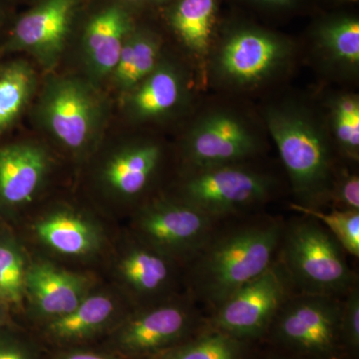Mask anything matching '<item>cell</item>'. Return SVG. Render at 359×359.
<instances>
[{
    "mask_svg": "<svg viewBox=\"0 0 359 359\" xmlns=\"http://www.w3.org/2000/svg\"><path fill=\"white\" fill-rule=\"evenodd\" d=\"M285 224L256 219L215 230L192 261L191 287L197 299L218 308L276 261Z\"/></svg>",
    "mask_w": 359,
    "mask_h": 359,
    "instance_id": "1",
    "label": "cell"
},
{
    "mask_svg": "<svg viewBox=\"0 0 359 359\" xmlns=\"http://www.w3.org/2000/svg\"><path fill=\"white\" fill-rule=\"evenodd\" d=\"M266 122L297 204L316 208L328 199L334 184L332 156L323 129L306 111L292 105L269 107Z\"/></svg>",
    "mask_w": 359,
    "mask_h": 359,
    "instance_id": "2",
    "label": "cell"
},
{
    "mask_svg": "<svg viewBox=\"0 0 359 359\" xmlns=\"http://www.w3.org/2000/svg\"><path fill=\"white\" fill-rule=\"evenodd\" d=\"M278 255L292 287L301 294L340 297L355 285L346 250L311 217L285 224Z\"/></svg>",
    "mask_w": 359,
    "mask_h": 359,
    "instance_id": "3",
    "label": "cell"
},
{
    "mask_svg": "<svg viewBox=\"0 0 359 359\" xmlns=\"http://www.w3.org/2000/svg\"><path fill=\"white\" fill-rule=\"evenodd\" d=\"M105 115L96 85L74 76L50 78L37 102L42 128L72 153H83L95 143Z\"/></svg>",
    "mask_w": 359,
    "mask_h": 359,
    "instance_id": "4",
    "label": "cell"
},
{
    "mask_svg": "<svg viewBox=\"0 0 359 359\" xmlns=\"http://www.w3.org/2000/svg\"><path fill=\"white\" fill-rule=\"evenodd\" d=\"M341 309L339 297L299 292L283 302L269 328L287 348L309 358H330L341 342Z\"/></svg>",
    "mask_w": 359,
    "mask_h": 359,
    "instance_id": "5",
    "label": "cell"
},
{
    "mask_svg": "<svg viewBox=\"0 0 359 359\" xmlns=\"http://www.w3.org/2000/svg\"><path fill=\"white\" fill-rule=\"evenodd\" d=\"M217 226L218 221L182 200L153 201L136 221L141 242L176 262L192 261Z\"/></svg>",
    "mask_w": 359,
    "mask_h": 359,
    "instance_id": "6",
    "label": "cell"
},
{
    "mask_svg": "<svg viewBox=\"0 0 359 359\" xmlns=\"http://www.w3.org/2000/svg\"><path fill=\"white\" fill-rule=\"evenodd\" d=\"M273 187L266 175L238 164L224 165L194 170L180 200L219 222L268 199Z\"/></svg>",
    "mask_w": 359,
    "mask_h": 359,
    "instance_id": "7",
    "label": "cell"
},
{
    "mask_svg": "<svg viewBox=\"0 0 359 359\" xmlns=\"http://www.w3.org/2000/svg\"><path fill=\"white\" fill-rule=\"evenodd\" d=\"M292 283L278 259L261 276L245 283L215 309L212 327L241 340L256 339L269 330Z\"/></svg>",
    "mask_w": 359,
    "mask_h": 359,
    "instance_id": "8",
    "label": "cell"
},
{
    "mask_svg": "<svg viewBox=\"0 0 359 359\" xmlns=\"http://www.w3.org/2000/svg\"><path fill=\"white\" fill-rule=\"evenodd\" d=\"M80 0H39L20 16L0 44V53L30 54L44 68L57 65L69 39Z\"/></svg>",
    "mask_w": 359,
    "mask_h": 359,
    "instance_id": "9",
    "label": "cell"
},
{
    "mask_svg": "<svg viewBox=\"0 0 359 359\" xmlns=\"http://www.w3.org/2000/svg\"><path fill=\"white\" fill-rule=\"evenodd\" d=\"M290 55V44L273 33L252 28L241 29L222 45L217 68L226 81L249 86L275 74Z\"/></svg>",
    "mask_w": 359,
    "mask_h": 359,
    "instance_id": "10",
    "label": "cell"
},
{
    "mask_svg": "<svg viewBox=\"0 0 359 359\" xmlns=\"http://www.w3.org/2000/svg\"><path fill=\"white\" fill-rule=\"evenodd\" d=\"M257 151L256 137L244 121L219 111L196 123L185 143V155L194 170L238 164Z\"/></svg>",
    "mask_w": 359,
    "mask_h": 359,
    "instance_id": "11",
    "label": "cell"
},
{
    "mask_svg": "<svg viewBox=\"0 0 359 359\" xmlns=\"http://www.w3.org/2000/svg\"><path fill=\"white\" fill-rule=\"evenodd\" d=\"M195 323V313L189 304L163 302L127 321L119 344L130 353H159L188 334Z\"/></svg>",
    "mask_w": 359,
    "mask_h": 359,
    "instance_id": "12",
    "label": "cell"
},
{
    "mask_svg": "<svg viewBox=\"0 0 359 359\" xmlns=\"http://www.w3.org/2000/svg\"><path fill=\"white\" fill-rule=\"evenodd\" d=\"M128 11L119 4L103 7L90 18L82 35V57L89 81L111 77L123 46L134 30Z\"/></svg>",
    "mask_w": 359,
    "mask_h": 359,
    "instance_id": "13",
    "label": "cell"
},
{
    "mask_svg": "<svg viewBox=\"0 0 359 359\" xmlns=\"http://www.w3.org/2000/svg\"><path fill=\"white\" fill-rule=\"evenodd\" d=\"M49 170L42 146L28 142L0 147V205L20 207L36 196Z\"/></svg>",
    "mask_w": 359,
    "mask_h": 359,
    "instance_id": "14",
    "label": "cell"
},
{
    "mask_svg": "<svg viewBox=\"0 0 359 359\" xmlns=\"http://www.w3.org/2000/svg\"><path fill=\"white\" fill-rule=\"evenodd\" d=\"M185 94V78L181 71L161 59L150 75L125 94V111L136 122L159 119L176 110Z\"/></svg>",
    "mask_w": 359,
    "mask_h": 359,
    "instance_id": "15",
    "label": "cell"
},
{
    "mask_svg": "<svg viewBox=\"0 0 359 359\" xmlns=\"http://www.w3.org/2000/svg\"><path fill=\"white\" fill-rule=\"evenodd\" d=\"M162 151L153 142H137L116 150L101 170V181L123 199L140 195L159 167Z\"/></svg>",
    "mask_w": 359,
    "mask_h": 359,
    "instance_id": "16",
    "label": "cell"
},
{
    "mask_svg": "<svg viewBox=\"0 0 359 359\" xmlns=\"http://www.w3.org/2000/svg\"><path fill=\"white\" fill-rule=\"evenodd\" d=\"M25 287L40 313L54 318L69 313L87 297L83 276L45 262L26 271Z\"/></svg>",
    "mask_w": 359,
    "mask_h": 359,
    "instance_id": "17",
    "label": "cell"
},
{
    "mask_svg": "<svg viewBox=\"0 0 359 359\" xmlns=\"http://www.w3.org/2000/svg\"><path fill=\"white\" fill-rule=\"evenodd\" d=\"M35 233L47 247L65 256H88L101 244L100 233L95 224L68 210H59L45 216L35 224Z\"/></svg>",
    "mask_w": 359,
    "mask_h": 359,
    "instance_id": "18",
    "label": "cell"
},
{
    "mask_svg": "<svg viewBox=\"0 0 359 359\" xmlns=\"http://www.w3.org/2000/svg\"><path fill=\"white\" fill-rule=\"evenodd\" d=\"M175 263L153 248L140 243L127 250L119 264L123 282L142 297H155L171 287L175 278Z\"/></svg>",
    "mask_w": 359,
    "mask_h": 359,
    "instance_id": "19",
    "label": "cell"
},
{
    "mask_svg": "<svg viewBox=\"0 0 359 359\" xmlns=\"http://www.w3.org/2000/svg\"><path fill=\"white\" fill-rule=\"evenodd\" d=\"M160 61V39L148 30L134 28L125 41L110 78L116 89L125 95L150 75Z\"/></svg>",
    "mask_w": 359,
    "mask_h": 359,
    "instance_id": "20",
    "label": "cell"
},
{
    "mask_svg": "<svg viewBox=\"0 0 359 359\" xmlns=\"http://www.w3.org/2000/svg\"><path fill=\"white\" fill-rule=\"evenodd\" d=\"M39 80L25 59H14L0 65V133L20 119L32 102Z\"/></svg>",
    "mask_w": 359,
    "mask_h": 359,
    "instance_id": "21",
    "label": "cell"
},
{
    "mask_svg": "<svg viewBox=\"0 0 359 359\" xmlns=\"http://www.w3.org/2000/svg\"><path fill=\"white\" fill-rule=\"evenodd\" d=\"M217 0H179L169 22L187 49L204 58L209 50L216 15Z\"/></svg>",
    "mask_w": 359,
    "mask_h": 359,
    "instance_id": "22",
    "label": "cell"
},
{
    "mask_svg": "<svg viewBox=\"0 0 359 359\" xmlns=\"http://www.w3.org/2000/svg\"><path fill=\"white\" fill-rule=\"evenodd\" d=\"M114 313L115 302L108 295H87L69 313L54 318L49 330L58 339H83L104 327Z\"/></svg>",
    "mask_w": 359,
    "mask_h": 359,
    "instance_id": "23",
    "label": "cell"
},
{
    "mask_svg": "<svg viewBox=\"0 0 359 359\" xmlns=\"http://www.w3.org/2000/svg\"><path fill=\"white\" fill-rule=\"evenodd\" d=\"M244 340L212 327L197 339L156 353L153 359H244Z\"/></svg>",
    "mask_w": 359,
    "mask_h": 359,
    "instance_id": "24",
    "label": "cell"
},
{
    "mask_svg": "<svg viewBox=\"0 0 359 359\" xmlns=\"http://www.w3.org/2000/svg\"><path fill=\"white\" fill-rule=\"evenodd\" d=\"M318 42L332 60L347 67L359 65V22L354 18H342L321 26Z\"/></svg>",
    "mask_w": 359,
    "mask_h": 359,
    "instance_id": "25",
    "label": "cell"
},
{
    "mask_svg": "<svg viewBox=\"0 0 359 359\" xmlns=\"http://www.w3.org/2000/svg\"><path fill=\"white\" fill-rule=\"evenodd\" d=\"M290 208L292 211L320 222L346 252L359 257V212L335 209L325 212L320 208L304 207L297 203H292Z\"/></svg>",
    "mask_w": 359,
    "mask_h": 359,
    "instance_id": "26",
    "label": "cell"
},
{
    "mask_svg": "<svg viewBox=\"0 0 359 359\" xmlns=\"http://www.w3.org/2000/svg\"><path fill=\"white\" fill-rule=\"evenodd\" d=\"M332 125L340 148L349 158H359V100L355 95L337 97L332 102Z\"/></svg>",
    "mask_w": 359,
    "mask_h": 359,
    "instance_id": "27",
    "label": "cell"
},
{
    "mask_svg": "<svg viewBox=\"0 0 359 359\" xmlns=\"http://www.w3.org/2000/svg\"><path fill=\"white\" fill-rule=\"evenodd\" d=\"M26 271L18 248L8 243L0 244V295L18 302L25 289Z\"/></svg>",
    "mask_w": 359,
    "mask_h": 359,
    "instance_id": "28",
    "label": "cell"
},
{
    "mask_svg": "<svg viewBox=\"0 0 359 359\" xmlns=\"http://www.w3.org/2000/svg\"><path fill=\"white\" fill-rule=\"evenodd\" d=\"M340 340L341 344L358 353L359 347V290L354 285L342 299L340 316Z\"/></svg>",
    "mask_w": 359,
    "mask_h": 359,
    "instance_id": "29",
    "label": "cell"
},
{
    "mask_svg": "<svg viewBox=\"0 0 359 359\" xmlns=\"http://www.w3.org/2000/svg\"><path fill=\"white\" fill-rule=\"evenodd\" d=\"M335 210L359 212V178L358 175H344V178L332 184L328 199Z\"/></svg>",
    "mask_w": 359,
    "mask_h": 359,
    "instance_id": "30",
    "label": "cell"
},
{
    "mask_svg": "<svg viewBox=\"0 0 359 359\" xmlns=\"http://www.w3.org/2000/svg\"><path fill=\"white\" fill-rule=\"evenodd\" d=\"M0 359H27L25 354L13 347H0Z\"/></svg>",
    "mask_w": 359,
    "mask_h": 359,
    "instance_id": "31",
    "label": "cell"
},
{
    "mask_svg": "<svg viewBox=\"0 0 359 359\" xmlns=\"http://www.w3.org/2000/svg\"><path fill=\"white\" fill-rule=\"evenodd\" d=\"M63 359H110L100 354L91 353H74L65 356Z\"/></svg>",
    "mask_w": 359,
    "mask_h": 359,
    "instance_id": "32",
    "label": "cell"
},
{
    "mask_svg": "<svg viewBox=\"0 0 359 359\" xmlns=\"http://www.w3.org/2000/svg\"><path fill=\"white\" fill-rule=\"evenodd\" d=\"M294 0H264L266 4H273V6H285L292 4Z\"/></svg>",
    "mask_w": 359,
    "mask_h": 359,
    "instance_id": "33",
    "label": "cell"
},
{
    "mask_svg": "<svg viewBox=\"0 0 359 359\" xmlns=\"http://www.w3.org/2000/svg\"><path fill=\"white\" fill-rule=\"evenodd\" d=\"M4 21H6V13H4V6H2L1 2H0V32H1L2 27H4Z\"/></svg>",
    "mask_w": 359,
    "mask_h": 359,
    "instance_id": "34",
    "label": "cell"
},
{
    "mask_svg": "<svg viewBox=\"0 0 359 359\" xmlns=\"http://www.w3.org/2000/svg\"><path fill=\"white\" fill-rule=\"evenodd\" d=\"M155 1L160 2V4H163V2L171 1V0H155Z\"/></svg>",
    "mask_w": 359,
    "mask_h": 359,
    "instance_id": "35",
    "label": "cell"
},
{
    "mask_svg": "<svg viewBox=\"0 0 359 359\" xmlns=\"http://www.w3.org/2000/svg\"><path fill=\"white\" fill-rule=\"evenodd\" d=\"M254 1L259 2V4H264V0H254Z\"/></svg>",
    "mask_w": 359,
    "mask_h": 359,
    "instance_id": "36",
    "label": "cell"
},
{
    "mask_svg": "<svg viewBox=\"0 0 359 359\" xmlns=\"http://www.w3.org/2000/svg\"><path fill=\"white\" fill-rule=\"evenodd\" d=\"M0 299H1V295H0Z\"/></svg>",
    "mask_w": 359,
    "mask_h": 359,
    "instance_id": "37",
    "label": "cell"
}]
</instances>
